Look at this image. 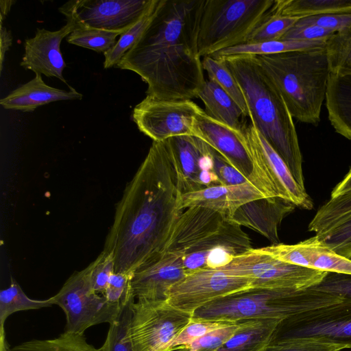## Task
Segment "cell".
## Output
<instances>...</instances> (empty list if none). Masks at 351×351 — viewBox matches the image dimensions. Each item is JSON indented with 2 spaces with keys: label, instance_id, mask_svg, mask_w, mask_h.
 Instances as JSON below:
<instances>
[{
  "label": "cell",
  "instance_id": "obj_18",
  "mask_svg": "<svg viewBox=\"0 0 351 351\" xmlns=\"http://www.w3.org/2000/svg\"><path fill=\"white\" fill-rule=\"evenodd\" d=\"M308 229L335 253L351 258V190L330 197L317 211Z\"/></svg>",
  "mask_w": 351,
  "mask_h": 351
},
{
  "label": "cell",
  "instance_id": "obj_15",
  "mask_svg": "<svg viewBox=\"0 0 351 351\" xmlns=\"http://www.w3.org/2000/svg\"><path fill=\"white\" fill-rule=\"evenodd\" d=\"M152 0H71L59 8L73 25L110 31L128 29Z\"/></svg>",
  "mask_w": 351,
  "mask_h": 351
},
{
  "label": "cell",
  "instance_id": "obj_42",
  "mask_svg": "<svg viewBox=\"0 0 351 351\" xmlns=\"http://www.w3.org/2000/svg\"><path fill=\"white\" fill-rule=\"evenodd\" d=\"M244 320L210 332L192 343L189 351H218L234 335Z\"/></svg>",
  "mask_w": 351,
  "mask_h": 351
},
{
  "label": "cell",
  "instance_id": "obj_14",
  "mask_svg": "<svg viewBox=\"0 0 351 351\" xmlns=\"http://www.w3.org/2000/svg\"><path fill=\"white\" fill-rule=\"evenodd\" d=\"M193 136L215 149L265 197H276L256 171L244 132L217 121L202 110L195 119Z\"/></svg>",
  "mask_w": 351,
  "mask_h": 351
},
{
  "label": "cell",
  "instance_id": "obj_25",
  "mask_svg": "<svg viewBox=\"0 0 351 351\" xmlns=\"http://www.w3.org/2000/svg\"><path fill=\"white\" fill-rule=\"evenodd\" d=\"M328 119L335 132L351 141V75H330L326 93Z\"/></svg>",
  "mask_w": 351,
  "mask_h": 351
},
{
  "label": "cell",
  "instance_id": "obj_9",
  "mask_svg": "<svg viewBox=\"0 0 351 351\" xmlns=\"http://www.w3.org/2000/svg\"><path fill=\"white\" fill-rule=\"evenodd\" d=\"M132 311L130 335L134 351H170L193 315L167 300H137Z\"/></svg>",
  "mask_w": 351,
  "mask_h": 351
},
{
  "label": "cell",
  "instance_id": "obj_32",
  "mask_svg": "<svg viewBox=\"0 0 351 351\" xmlns=\"http://www.w3.org/2000/svg\"><path fill=\"white\" fill-rule=\"evenodd\" d=\"M308 268L326 272L351 275V258L335 253L316 236L303 241Z\"/></svg>",
  "mask_w": 351,
  "mask_h": 351
},
{
  "label": "cell",
  "instance_id": "obj_50",
  "mask_svg": "<svg viewBox=\"0 0 351 351\" xmlns=\"http://www.w3.org/2000/svg\"><path fill=\"white\" fill-rule=\"evenodd\" d=\"M16 1L13 0H1L0 1V25H3V19L10 12L12 5Z\"/></svg>",
  "mask_w": 351,
  "mask_h": 351
},
{
  "label": "cell",
  "instance_id": "obj_29",
  "mask_svg": "<svg viewBox=\"0 0 351 351\" xmlns=\"http://www.w3.org/2000/svg\"><path fill=\"white\" fill-rule=\"evenodd\" d=\"M0 351H101L88 343L84 335L64 332L50 339H34L14 347L8 343L5 335L0 337Z\"/></svg>",
  "mask_w": 351,
  "mask_h": 351
},
{
  "label": "cell",
  "instance_id": "obj_17",
  "mask_svg": "<svg viewBox=\"0 0 351 351\" xmlns=\"http://www.w3.org/2000/svg\"><path fill=\"white\" fill-rule=\"evenodd\" d=\"M252 249L241 226L225 219L220 228L191 247L181 259L186 275L202 269H219Z\"/></svg>",
  "mask_w": 351,
  "mask_h": 351
},
{
  "label": "cell",
  "instance_id": "obj_44",
  "mask_svg": "<svg viewBox=\"0 0 351 351\" xmlns=\"http://www.w3.org/2000/svg\"><path fill=\"white\" fill-rule=\"evenodd\" d=\"M92 264L91 282L93 289L103 295L111 276L115 272L112 256L102 251Z\"/></svg>",
  "mask_w": 351,
  "mask_h": 351
},
{
  "label": "cell",
  "instance_id": "obj_45",
  "mask_svg": "<svg viewBox=\"0 0 351 351\" xmlns=\"http://www.w3.org/2000/svg\"><path fill=\"white\" fill-rule=\"evenodd\" d=\"M311 288L336 295L344 299H350L351 298V275L328 272L319 284Z\"/></svg>",
  "mask_w": 351,
  "mask_h": 351
},
{
  "label": "cell",
  "instance_id": "obj_31",
  "mask_svg": "<svg viewBox=\"0 0 351 351\" xmlns=\"http://www.w3.org/2000/svg\"><path fill=\"white\" fill-rule=\"evenodd\" d=\"M159 3L160 0H152L141 17L119 36L110 50L104 53V69L116 66L123 56L138 41L153 19Z\"/></svg>",
  "mask_w": 351,
  "mask_h": 351
},
{
  "label": "cell",
  "instance_id": "obj_27",
  "mask_svg": "<svg viewBox=\"0 0 351 351\" xmlns=\"http://www.w3.org/2000/svg\"><path fill=\"white\" fill-rule=\"evenodd\" d=\"M281 321L277 319L244 320L234 335L218 351H265Z\"/></svg>",
  "mask_w": 351,
  "mask_h": 351
},
{
  "label": "cell",
  "instance_id": "obj_38",
  "mask_svg": "<svg viewBox=\"0 0 351 351\" xmlns=\"http://www.w3.org/2000/svg\"><path fill=\"white\" fill-rule=\"evenodd\" d=\"M237 322L224 320H193L183 328L170 346V351L189 348L197 339L210 332Z\"/></svg>",
  "mask_w": 351,
  "mask_h": 351
},
{
  "label": "cell",
  "instance_id": "obj_37",
  "mask_svg": "<svg viewBox=\"0 0 351 351\" xmlns=\"http://www.w3.org/2000/svg\"><path fill=\"white\" fill-rule=\"evenodd\" d=\"M134 299L122 308L118 319L110 324L101 351H134L130 339V329Z\"/></svg>",
  "mask_w": 351,
  "mask_h": 351
},
{
  "label": "cell",
  "instance_id": "obj_33",
  "mask_svg": "<svg viewBox=\"0 0 351 351\" xmlns=\"http://www.w3.org/2000/svg\"><path fill=\"white\" fill-rule=\"evenodd\" d=\"M51 298L46 300L29 298L19 283L12 278L10 285L0 292V337L5 336V322L12 314L32 309H39L53 305Z\"/></svg>",
  "mask_w": 351,
  "mask_h": 351
},
{
  "label": "cell",
  "instance_id": "obj_47",
  "mask_svg": "<svg viewBox=\"0 0 351 351\" xmlns=\"http://www.w3.org/2000/svg\"><path fill=\"white\" fill-rule=\"evenodd\" d=\"M333 34L335 33L315 25H299L295 23L280 39L326 41Z\"/></svg>",
  "mask_w": 351,
  "mask_h": 351
},
{
  "label": "cell",
  "instance_id": "obj_24",
  "mask_svg": "<svg viewBox=\"0 0 351 351\" xmlns=\"http://www.w3.org/2000/svg\"><path fill=\"white\" fill-rule=\"evenodd\" d=\"M83 95L69 86V90L48 86L41 75L36 76L19 88L11 91L0 100V104L7 110L32 112L39 106L64 100H81Z\"/></svg>",
  "mask_w": 351,
  "mask_h": 351
},
{
  "label": "cell",
  "instance_id": "obj_3",
  "mask_svg": "<svg viewBox=\"0 0 351 351\" xmlns=\"http://www.w3.org/2000/svg\"><path fill=\"white\" fill-rule=\"evenodd\" d=\"M217 58L224 62L239 83L251 124L281 157L297 183L305 189L293 117L276 86L252 56Z\"/></svg>",
  "mask_w": 351,
  "mask_h": 351
},
{
  "label": "cell",
  "instance_id": "obj_49",
  "mask_svg": "<svg viewBox=\"0 0 351 351\" xmlns=\"http://www.w3.org/2000/svg\"><path fill=\"white\" fill-rule=\"evenodd\" d=\"M351 190V169L344 177V178L339 182L333 189L331 193V197L340 195L348 191Z\"/></svg>",
  "mask_w": 351,
  "mask_h": 351
},
{
  "label": "cell",
  "instance_id": "obj_28",
  "mask_svg": "<svg viewBox=\"0 0 351 351\" xmlns=\"http://www.w3.org/2000/svg\"><path fill=\"white\" fill-rule=\"evenodd\" d=\"M326 41L275 40L255 43H245L232 47L210 56L214 58L233 56H263L285 53L294 51H304L315 49H324Z\"/></svg>",
  "mask_w": 351,
  "mask_h": 351
},
{
  "label": "cell",
  "instance_id": "obj_41",
  "mask_svg": "<svg viewBox=\"0 0 351 351\" xmlns=\"http://www.w3.org/2000/svg\"><path fill=\"white\" fill-rule=\"evenodd\" d=\"M132 278V274L114 272L103 294L106 300L111 304L123 308L130 300L135 298Z\"/></svg>",
  "mask_w": 351,
  "mask_h": 351
},
{
  "label": "cell",
  "instance_id": "obj_16",
  "mask_svg": "<svg viewBox=\"0 0 351 351\" xmlns=\"http://www.w3.org/2000/svg\"><path fill=\"white\" fill-rule=\"evenodd\" d=\"M167 142L182 194L221 185L214 171L208 144L193 135L174 136Z\"/></svg>",
  "mask_w": 351,
  "mask_h": 351
},
{
  "label": "cell",
  "instance_id": "obj_8",
  "mask_svg": "<svg viewBox=\"0 0 351 351\" xmlns=\"http://www.w3.org/2000/svg\"><path fill=\"white\" fill-rule=\"evenodd\" d=\"M219 269L250 279L252 288L305 289L319 284L328 273L285 263L253 248Z\"/></svg>",
  "mask_w": 351,
  "mask_h": 351
},
{
  "label": "cell",
  "instance_id": "obj_23",
  "mask_svg": "<svg viewBox=\"0 0 351 351\" xmlns=\"http://www.w3.org/2000/svg\"><path fill=\"white\" fill-rule=\"evenodd\" d=\"M263 197H265L250 182L218 185L181 194L179 207L181 210L193 206L205 207L219 212L228 219L243 204Z\"/></svg>",
  "mask_w": 351,
  "mask_h": 351
},
{
  "label": "cell",
  "instance_id": "obj_51",
  "mask_svg": "<svg viewBox=\"0 0 351 351\" xmlns=\"http://www.w3.org/2000/svg\"><path fill=\"white\" fill-rule=\"evenodd\" d=\"M174 351H189V348H180V349L176 350Z\"/></svg>",
  "mask_w": 351,
  "mask_h": 351
},
{
  "label": "cell",
  "instance_id": "obj_46",
  "mask_svg": "<svg viewBox=\"0 0 351 351\" xmlns=\"http://www.w3.org/2000/svg\"><path fill=\"white\" fill-rule=\"evenodd\" d=\"M211 154L214 171L221 185L235 186L250 182L212 147Z\"/></svg>",
  "mask_w": 351,
  "mask_h": 351
},
{
  "label": "cell",
  "instance_id": "obj_20",
  "mask_svg": "<svg viewBox=\"0 0 351 351\" xmlns=\"http://www.w3.org/2000/svg\"><path fill=\"white\" fill-rule=\"evenodd\" d=\"M73 27V24L67 22L56 31L37 28L35 36L25 40V53L21 66L32 71L36 75L55 77L68 85L62 74L66 63L60 44L63 38L71 33Z\"/></svg>",
  "mask_w": 351,
  "mask_h": 351
},
{
  "label": "cell",
  "instance_id": "obj_5",
  "mask_svg": "<svg viewBox=\"0 0 351 351\" xmlns=\"http://www.w3.org/2000/svg\"><path fill=\"white\" fill-rule=\"evenodd\" d=\"M344 298L312 288H251L215 300L195 311L193 320L277 319L335 304Z\"/></svg>",
  "mask_w": 351,
  "mask_h": 351
},
{
  "label": "cell",
  "instance_id": "obj_11",
  "mask_svg": "<svg viewBox=\"0 0 351 351\" xmlns=\"http://www.w3.org/2000/svg\"><path fill=\"white\" fill-rule=\"evenodd\" d=\"M203 110L191 99H160L146 96L134 108L132 119L153 141L193 135L197 116Z\"/></svg>",
  "mask_w": 351,
  "mask_h": 351
},
{
  "label": "cell",
  "instance_id": "obj_1",
  "mask_svg": "<svg viewBox=\"0 0 351 351\" xmlns=\"http://www.w3.org/2000/svg\"><path fill=\"white\" fill-rule=\"evenodd\" d=\"M167 140L153 141L116 206L103 252L115 272L133 274L164 248L182 213Z\"/></svg>",
  "mask_w": 351,
  "mask_h": 351
},
{
  "label": "cell",
  "instance_id": "obj_40",
  "mask_svg": "<svg viewBox=\"0 0 351 351\" xmlns=\"http://www.w3.org/2000/svg\"><path fill=\"white\" fill-rule=\"evenodd\" d=\"M343 345L314 338L272 340L265 351H341Z\"/></svg>",
  "mask_w": 351,
  "mask_h": 351
},
{
  "label": "cell",
  "instance_id": "obj_48",
  "mask_svg": "<svg viewBox=\"0 0 351 351\" xmlns=\"http://www.w3.org/2000/svg\"><path fill=\"white\" fill-rule=\"evenodd\" d=\"M12 43L11 32L0 25V71L3 69V63L6 52L9 50Z\"/></svg>",
  "mask_w": 351,
  "mask_h": 351
},
{
  "label": "cell",
  "instance_id": "obj_36",
  "mask_svg": "<svg viewBox=\"0 0 351 351\" xmlns=\"http://www.w3.org/2000/svg\"><path fill=\"white\" fill-rule=\"evenodd\" d=\"M208 79L215 81L237 103L245 114L248 116L247 106L243 93L236 78L223 60L212 56H206L202 61Z\"/></svg>",
  "mask_w": 351,
  "mask_h": 351
},
{
  "label": "cell",
  "instance_id": "obj_30",
  "mask_svg": "<svg viewBox=\"0 0 351 351\" xmlns=\"http://www.w3.org/2000/svg\"><path fill=\"white\" fill-rule=\"evenodd\" d=\"M274 10L301 19L327 13L351 12V0H276Z\"/></svg>",
  "mask_w": 351,
  "mask_h": 351
},
{
  "label": "cell",
  "instance_id": "obj_43",
  "mask_svg": "<svg viewBox=\"0 0 351 351\" xmlns=\"http://www.w3.org/2000/svg\"><path fill=\"white\" fill-rule=\"evenodd\" d=\"M299 25H315L336 33L351 27V12L327 13L299 19Z\"/></svg>",
  "mask_w": 351,
  "mask_h": 351
},
{
  "label": "cell",
  "instance_id": "obj_7",
  "mask_svg": "<svg viewBox=\"0 0 351 351\" xmlns=\"http://www.w3.org/2000/svg\"><path fill=\"white\" fill-rule=\"evenodd\" d=\"M92 263L72 274L60 291L51 297L66 316L65 332L84 335L90 327L116 321L123 308L109 303L96 293L91 282Z\"/></svg>",
  "mask_w": 351,
  "mask_h": 351
},
{
  "label": "cell",
  "instance_id": "obj_12",
  "mask_svg": "<svg viewBox=\"0 0 351 351\" xmlns=\"http://www.w3.org/2000/svg\"><path fill=\"white\" fill-rule=\"evenodd\" d=\"M252 288L249 278L230 275L220 269H202L175 284L168 293L167 302L190 314L221 298Z\"/></svg>",
  "mask_w": 351,
  "mask_h": 351
},
{
  "label": "cell",
  "instance_id": "obj_13",
  "mask_svg": "<svg viewBox=\"0 0 351 351\" xmlns=\"http://www.w3.org/2000/svg\"><path fill=\"white\" fill-rule=\"evenodd\" d=\"M244 133L256 171L274 195L300 208L312 209L313 202L306 189L297 183L285 162L258 131L250 124Z\"/></svg>",
  "mask_w": 351,
  "mask_h": 351
},
{
  "label": "cell",
  "instance_id": "obj_19",
  "mask_svg": "<svg viewBox=\"0 0 351 351\" xmlns=\"http://www.w3.org/2000/svg\"><path fill=\"white\" fill-rule=\"evenodd\" d=\"M185 276L181 257L160 252L132 274L134 295L137 300H167L170 289Z\"/></svg>",
  "mask_w": 351,
  "mask_h": 351
},
{
  "label": "cell",
  "instance_id": "obj_10",
  "mask_svg": "<svg viewBox=\"0 0 351 351\" xmlns=\"http://www.w3.org/2000/svg\"><path fill=\"white\" fill-rule=\"evenodd\" d=\"M295 338L318 339L351 348V298L281 321L271 341Z\"/></svg>",
  "mask_w": 351,
  "mask_h": 351
},
{
  "label": "cell",
  "instance_id": "obj_2",
  "mask_svg": "<svg viewBox=\"0 0 351 351\" xmlns=\"http://www.w3.org/2000/svg\"><path fill=\"white\" fill-rule=\"evenodd\" d=\"M205 0H160L151 23L115 67L147 84V95L191 99L206 80L197 38Z\"/></svg>",
  "mask_w": 351,
  "mask_h": 351
},
{
  "label": "cell",
  "instance_id": "obj_4",
  "mask_svg": "<svg viewBox=\"0 0 351 351\" xmlns=\"http://www.w3.org/2000/svg\"><path fill=\"white\" fill-rule=\"evenodd\" d=\"M253 57L276 86L292 117L317 124L330 75L325 48Z\"/></svg>",
  "mask_w": 351,
  "mask_h": 351
},
{
  "label": "cell",
  "instance_id": "obj_21",
  "mask_svg": "<svg viewBox=\"0 0 351 351\" xmlns=\"http://www.w3.org/2000/svg\"><path fill=\"white\" fill-rule=\"evenodd\" d=\"M295 207L292 202L280 197H263L243 204L228 220L257 232L272 245L278 244L280 223Z\"/></svg>",
  "mask_w": 351,
  "mask_h": 351
},
{
  "label": "cell",
  "instance_id": "obj_6",
  "mask_svg": "<svg viewBox=\"0 0 351 351\" xmlns=\"http://www.w3.org/2000/svg\"><path fill=\"white\" fill-rule=\"evenodd\" d=\"M276 0H205L197 38L200 57L247 43L274 12Z\"/></svg>",
  "mask_w": 351,
  "mask_h": 351
},
{
  "label": "cell",
  "instance_id": "obj_22",
  "mask_svg": "<svg viewBox=\"0 0 351 351\" xmlns=\"http://www.w3.org/2000/svg\"><path fill=\"white\" fill-rule=\"evenodd\" d=\"M225 219L219 212L208 208H187L179 216L160 252L181 257L194 245L217 230Z\"/></svg>",
  "mask_w": 351,
  "mask_h": 351
},
{
  "label": "cell",
  "instance_id": "obj_39",
  "mask_svg": "<svg viewBox=\"0 0 351 351\" xmlns=\"http://www.w3.org/2000/svg\"><path fill=\"white\" fill-rule=\"evenodd\" d=\"M298 19L280 15L274 10L271 15L255 29L246 43L279 40Z\"/></svg>",
  "mask_w": 351,
  "mask_h": 351
},
{
  "label": "cell",
  "instance_id": "obj_35",
  "mask_svg": "<svg viewBox=\"0 0 351 351\" xmlns=\"http://www.w3.org/2000/svg\"><path fill=\"white\" fill-rule=\"evenodd\" d=\"M325 49L331 74L351 75V27L329 37Z\"/></svg>",
  "mask_w": 351,
  "mask_h": 351
},
{
  "label": "cell",
  "instance_id": "obj_34",
  "mask_svg": "<svg viewBox=\"0 0 351 351\" xmlns=\"http://www.w3.org/2000/svg\"><path fill=\"white\" fill-rule=\"evenodd\" d=\"M73 25V31L66 37L69 43L104 53L110 50L118 40L117 37L128 29L110 31Z\"/></svg>",
  "mask_w": 351,
  "mask_h": 351
},
{
  "label": "cell",
  "instance_id": "obj_26",
  "mask_svg": "<svg viewBox=\"0 0 351 351\" xmlns=\"http://www.w3.org/2000/svg\"><path fill=\"white\" fill-rule=\"evenodd\" d=\"M197 97L203 101L205 112L208 116L234 130L244 132L246 115L232 97L215 81L206 80Z\"/></svg>",
  "mask_w": 351,
  "mask_h": 351
}]
</instances>
